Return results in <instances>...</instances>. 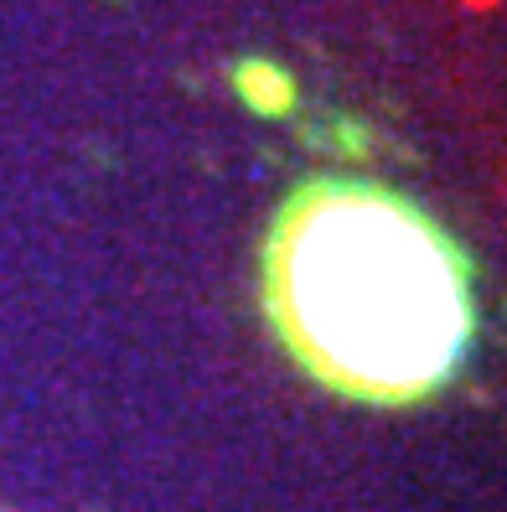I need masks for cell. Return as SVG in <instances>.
Segmentation results:
<instances>
[{"label": "cell", "instance_id": "6da1fadb", "mask_svg": "<svg viewBox=\"0 0 507 512\" xmlns=\"http://www.w3.org/2000/svg\"><path fill=\"white\" fill-rule=\"evenodd\" d=\"M270 306L290 352L368 404H409L456 373L471 337L466 264L420 207L316 182L270 238Z\"/></svg>", "mask_w": 507, "mask_h": 512}, {"label": "cell", "instance_id": "7a4b0ae2", "mask_svg": "<svg viewBox=\"0 0 507 512\" xmlns=\"http://www.w3.org/2000/svg\"><path fill=\"white\" fill-rule=\"evenodd\" d=\"M244 88H249V99L254 104H264V109H280L285 99H290V88H285V78L280 73H270V68H244Z\"/></svg>", "mask_w": 507, "mask_h": 512}]
</instances>
